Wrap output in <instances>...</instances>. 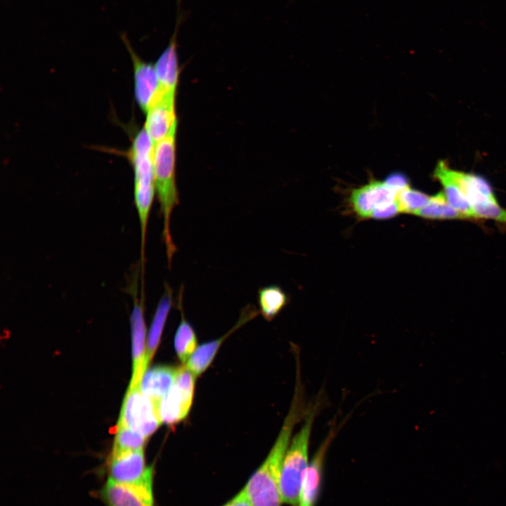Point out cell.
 Instances as JSON below:
<instances>
[{
  "label": "cell",
  "instance_id": "cell-21",
  "mask_svg": "<svg viewBox=\"0 0 506 506\" xmlns=\"http://www.w3.org/2000/svg\"><path fill=\"white\" fill-rule=\"evenodd\" d=\"M415 214L428 219H467L462 213L449 205L443 193H439L431 197L428 204Z\"/></svg>",
  "mask_w": 506,
  "mask_h": 506
},
{
  "label": "cell",
  "instance_id": "cell-8",
  "mask_svg": "<svg viewBox=\"0 0 506 506\" xmlns=\"http://www.w3.org/2000/svg\"><path fill=\"white\" fill-rule=\"evenodd\" d=\"M137 274L134 276L132 285L129 288L133 298V309L130 317L133 372L129 387L140 384L145 370L144 367L145 357V325L144 320L143 293L141 299L138 297Z\"/></svg>",
  "mask_w": 506,
  "mask_h": 506
},
{
  "label": "cell",
  "instance_id": "cell-7",
  "mask_svg": "<svg viewBox=\"0 0 506 506\" xmlns=\"http://www.w3.org/2000/svg\"><path fill=\"white\" fill-rule=\"evenodd\" d=\"M196 377L185 365L181 367L174 384L160 401L162 422L172 427L187 416L193 402Z\"/></svg>",
  "mask_w": 506,
  "mask_h": 506
},
{
  "label": "cell",
  "instance_id": "cell-17",
  "mask_svg": "<svg viewBox=\"0 0 506 506\" xmlns=\"http://www.w3.org/2000/svg\"><path fill=\"white\" fill-rule=\"evenodd\" d=\"M173 304V290L165 283L164 292L158 302L146 342L144 367L145 371L157 349L166 320Z\"/></svg>",
  "mask_w": 506,
  "mask_h": 506
},
{
  "label": "cell",
  "instance_id": "cell-12",
  "mask_svg": "<svg viewBox=\"0 0 506 506\" xmlns=\"http://www.w3.org/2000/svg\"><path fill=\"white\" fill-rule=\"evenodd\" d=\"M397 193L384 181H370L368 184L354 189L349 201L355 213L361 218H370L377 209L396 201Z\"/></svg>",
  "mask_w": 506,
  "mask_h": 506
},
{
  "label": "cell",
  "instance_id": "cell-23",
  "mask_svg": "<svg viewBox=\"0 0 506 506\" xmlns=\"http://www.w3.org/2000/svg\"><path fill=\"white\" fill-rule=\"evenodd\" d=\"M430 197L424 193L408 186L397 193L396 202L400 213L415 214L428 204Z\"/></svg>",
  "mask_w": 506,
  "mask_h": 506
},
{
  "label": "cell",
  "instance_id": "cell-9",
  "mask_svg": "<svg viewBox=\"0 0 506 506\" xmlns=\"http://www.w3.org/2000/svg\"><path fill=\"white\" fill-rule=\"evenodd\" d=\"M175 97L176 93L159 89L155 100L146 112L143 128L154 145L177 127Z\"/></svg>",
  "mask_w": 506,
  "mask_h": 506
},
{
  "label": "cell",
  "instance_id": "cell-16",
  "mask_svg": "<svg viewBox=\"0 0 506 506\" xmlns=\"http://www.w3.org/2000/svg\"><path fill=\"white\" fill-rule=\"evenodd\" d=\"M434 175L442 184L444 195L450 206L467 219H476L474 209L450 169L444 162H439Z\"/></svg>",
  "mask_w": 506,
  "mask_h": 506
},
{
  "label": "cell",
  "instance_id": "cell-25",
  "mask_svg": "<svg viewBox=\"0 0 506 506\" xmlns=\"http://www.w3.org/2000/svg\"><path fill=\"white\" fill-rule=\"evenodd\" d=\"M385 183L395 193H398L409 186L407 179L403 174L395 173L390 174L384 181Z\"/></svg>",
  "mask_w": 506,
  "mask_h": 506
},
{
  "label": "cell",
  "instance_id": "cell-14",
  "mask_svg": "<svg viewBox=\"0 0 506 506\" xmlns=\"http://www.w3.org/2000/svg\"><path fill=\"white\" fill-rule=\"evenodd\" d=\"M257 314L256 308L250 304L247 305L242 311L236 325L224 336L217 339L207 342L198 346L186 364V368L195 377L202 374L210 365L219 348L226 337L252 319Z\"/></svg>",
  "mask_w": 506,
  "mask_h": 506
},
{
  "label": "cell",
  "instance_id": "cell-15",
  "mask_svg": "<svg viewBox=\"0 0 506 506\" xmlns=\"http://www.w3.org/2000/svg\"><path fill=\"white\" fill-rule=\"evenodd\" d=\"M181 367L158 365L147 370L140 382L141 391L154 401L160 403L174 384Z\"/></svg>",
  "mask_w": 506,
  "mask_h": 506
},
{
  "label": "cell",
  "instance_id": "cell-5",
  "mask_svg": "<svg viewBox=\"0 0 506 506\" xmlns=\"http://www.w3.org/2000/svg\"><path fill=\"white\" fill-rule=\"evenodd\" d=\"M139 385L129 387L117 424L125 425L148 439L162 423L160 403L144 394Z\"/></svg>",
  "mask_w": 506,
  "mask_h": 506
},
{
  "label": "cell",
  "instance_id": "cell-1",
  "mask_svg": "<svg viewBox=\"0 0 506 506\" xmlns=\"http://www.w3.org/2000/svg\"><path fill=\"white\" fill-rule=\"evenodd\" d=\"M296 379L292 403L275 443L242 488L250 506H281L283 503L280 484L283 459L295 425L306 417L312 406L306 403L300 372H297Z\"/></svg>",
  "mask_w": 506,
  "mask_h": 506
},
{
  "label": "cell",
  "instance_id": "cell-6",
  "mask_svg": "<svg viewBox=\"0 0 506 506\" xmlns=\"http://www.w3.org/2000/svg\"><path fill=\"white\" fill-rule=\"evenodd\" d=\"M154 467L149 465L143 476L130 483L107 479L96 491V497L105 506H155Z\"/></svg>",
  "mask_w": 506,
  "mask_h": 506
},
{
  "label": "cell",
  "instance_id": "cell-18",
  "mask_svg": "<svg viewBox=\"0 0 506 506\" xmlns=\"http://www.w3.org/2000/svg\"><path fill=\"white\" fill-rule=\"evenodd\" d=\"M453 175L472 208L477 205L497 202L489 183L482 177L455 170Z\"/></svg>",
  "mask_w": 506,
  "mask_h": 506
},
{
  "label": "cell",
  "instance_id": "cell-2",
  "mask_svg": "<svg viewBox=\"0 0 506 506\" xmlns=\"http://www.w3.org/2000/svg\"><path fill=\"white\" fill-rule=\"evenodd\" d=\"M176 128L154 145L153 155L155 192L163 219L162 239L169 268L176 252L171 233V217L179 203L175 169Z\"/></svg>",
  "mask_w": 506,
  "mask_h": 506
},
{
  "label": "cell",
  "instance_id": "cell-20",
  "mask_svg": "<svg viewBox=\"0 0 506 506\" xmlns=\"http://www.w3.org/2000/svg\"><path fill=\"white\" fill-rule=\"evenodd\" d=\"M259 311L267 320L275 317L287 303V294L278 285H268L259 289L257 293Z\"/></svg>",
  "mask_w": 506,
  "mask_h": 506
},
{
  "label": "cell",
  "instance_id": "cell-19",
  "mask_svg": "<svg viewBox=\"0 0 506 506\" xmlns=\"http://www.w3.org/2000/svg\"><path fill=\"white\" fill-rule=\"evenodd\" d=\"M183 288L181 287L180 291L179 292L177 304L181 311L182 318L174 336V348L181 363H186L195 351L197 339L193 327L183 316Z\"/></svg>",
  "mask_w": 506,
  "mask_h": 506
},
{
  "label": "cell",
  "instance_id": "cell-22",
  "mask_svg": "<svg viewBox=\"0 0 506 506\" xmlns=\"http://www.w3.org/2000/svg\"><path fill=\"white\" fill-rule=\"evenodd\" d=\"M111 453L144 449L148 439L131 428L117 424Z\"/></svg>",
  "mask_w": 506,
  "mask_h": 506
},
{
  "label": "cell",
  "instance_id": "cell-4",
  "mask_svg": "<svg viewBox=\"0 0 506 506\" xmlns=\"http://www.w3.org/2000/svg\"><path fill=\"white\" fill-rule=\"evenodd\" d=\"M320 398L312 406L304 419L299 431L290 441L281 469L280 495L283 503L299 506L305 472L309 465L308 453L310 437L315 418L320 410Z\"/></svg>",
  "mask_w": 506,
  "mask_h": 506
},
{
  "label": "cell",
  "instance_id": "cell-3",
  "mask_svg": "<svg viewBox=\"0 0 506 506\" xmlns=\"http://www.w3.org/2000/svg\"><path fill=\"white\" fill-rule=\"evenodd\" d=\"M153 155L154 144L143 129L136 134L126 152L134 172V202L140 222L142 261H145L148 223L155 193Z\"/></svg>",
  "mask_w": 506,
  "mask_h": 506
},
{
  "label": "cell",
  "instance_id": "cell-11",
  "mask_svg": "<svg viewBox=\"0 0 506 506\" xmlns=\"http://www.w3.org/2000/svg\"><path fill=\"white\" fill-rule=\"evenodd\" d=\"M130 54L134 73V93L137 103L146 113L159 92L160 85L155 65L143 61L134 51L125 34L122 35Z\"/></svg>",
  "mask_w": 506,
  "mask_h": 506
},
{
  "label": "cell",
  "instance_id": "cell-13",
  "mask_svg": "<svg viewBox=\"0 0 506 506\" xmlns=\"http://www.w3.org/2000/svg\"><path fill=\"white\" fill-rule=\"evenodd\" d=\"M144 449L110 453L107 462L108 478L120 483L141 479L148 469Z\"/></svg>",
  "mask_w": 506,
  "mask_h": 506
},
{
  "label": "cell",
  "instance_id": "cell-24",
  "mask_svg": "<svg viewBox=\"0 0 506 506\" xmlns=\"http://www.w3.org/2000/svg\"><path fill=\"white\" fill-rule=\"evenodd\" d=\"M476 219H493L506 223V209L500 207L498 202H489L473 207Z\"/></svg>",
  "mask_w": 506,
  "mask_h": 506
},
{
  "label": "cell",
  "instance_id": "cell-26",
  "mask_svg": "<svg viewBox=\"0 0 506 506\" xmlns=\"http://www.w3.org/2000/svg\"><path fill=\"white\" fill-rule=\"evenodd\" d=\"M400 213L397 202H394L389 205L379 208L373 211L370 218L375 219H387L391 218Z\"/></svg>",
  "mask_w": 506,
  "mask_h": 506
},
{
  "label": "cell",
  "instance_id": "cell-27",
  "mask_svg": "<svg viewBox=\"0 0 506 506\" xmlns=\"http://www.w3.org/2000/svg\"><path fill=\"white\" fill-rule=\"evenodd\" d=\"M223 506H250L246 495L242 488L235 496Z\"/></svg>",
  "mask_w": 506,
  "mask_h": 506
},
{
  "label": "cell",
  "instance_id": "cell-10",
  "mask_svg": "<svg viewBox=\"0 0 506 506\" xmlns=\"http://www.w3.org/2000/svg\"><path fill=\"white\" fill-rule=\"evenodd\" d=\"M342 424L335 425L334 423L331 426L326 437L309 462L302 483L299 506H316L321 491L326 454Z\"/></svg>",
  "mask_w": 506,
  "mask_h": 506
}]
</instances>
